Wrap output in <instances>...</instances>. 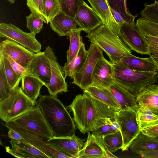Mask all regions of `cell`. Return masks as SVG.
<instances>
[{
  "instance_id": "cell-16",
  "label": "cell",
  "mask_w": 158,
  "mask_h": 158,
  "mask_svg": "<svg viewBox=\"0 0 158 158\" xmlns=\"http://www.w3.org/2000/svg\"><path fill=\"white\" fill-rule=\"evenodd\" d=\"M0 53L7 54L16 62L26 68L35 53L18 43L8 39L1 42Z\"/></svg>"
},
{
  "instance_id": "cell-3",
  "label": "cell",
  "mask_w": 158,
  "mask_h": 158,
  "mask_svg": "<svg viewBox=\"0 0 158 158\" xmlns=\"http://www.w3.org/2000/svg\"><path fill=\"white\" fill-rule=\"evenodd\" d=\"M86 37L104 51L114 64L118 63L122 58L131 54L129 47L104 24L87 34Z\"/></svg>"
},
{
  "instance_id": "cell-24",
  "label": "cell",
  "mask_w": 158,
  "mask_h": 158,
  "mask_svg": "<svg viewBox=\"0 0 158 158\" xmlns=\"http://www.w3.org/2000/svg\"><path fill=\"white\" fill-rule=\"evenodd\" d=\"M21 81L20 87L22 92L32 100L36 101L40 90L44 85L43 83L36 77L30 75L23 76Z\"/></svg>"
},
{
  "instance_id": "cell-22",
  "label": "cell",
  "mask_w": 158,
  "mask_h": 158,
  "mask_svg": "<svg viewBox=\"0 0 158 158\" xmlns=\"http://www.w3.org/2000/svg\"><path fill=\"white\" fill-rule=\"evenodd\" d=\"M120 106L121 109L136 111L139 108L136 97L115 81L109 88Z\"/></svg>"
},
{
  "instance_id": "cell-45",
  "label": "cell",
  "mask_w": 158,
  "mask_h": 158,
  "mask_svg": "<svg viewBox=\"0 0 158 158\" xmlns=\"http://www.w3.org/2000/svg\"><path fill=\"white\" fill-rule=\"evenodd\" d=\"M6 152L12 156L19 158H35V156L28 154L24 153L21 151L12 148H10L9 146L5 147Z\"/></svg>"
},
{
  "instance_id": "cell-44",
  "label": "cell",
  "mask_w": 158,
  "mask_h": 158,
  "mask_svg": "<svg viewBox=\"0 0 158 158\" xmlns=\"http://www.w3.org/2000/svg\"><path fill=\"white\" fill-rule=\"evenodd\" d=\"M69 139L73 147L78 152L82 149L85 144L84 140L76 136L75 133L69 137Z\"/></svg>"
},
{
  "instance_id": "cell-15",
  "label": "cell",
  "mask_w": 158,
  "mask_h": 158,
  "mask_svg": "<svg viewBox=\"0 0 158 158\" xmlns=\"http://www.w3.org/2000/svg\"><path fill=\"white\" fill-rule=\"evenodd\" d=\"M115 81L114 64L103 56L99 59L94 67L91 85L109 88Z\"/></svg>"
},
{
  "instance_id": "cell-9",
  "label": "cell",
  "mask_w": 158,
  "mask_h": 158,
  "mask_svg": "<svg viewBox=\"0 0 158 158\" xmlns=\"http://www.w3.org/2000/svg\"><path fill=\"white\" fill-rule=\"evenodd\" d=\"M103 56V51L91 43L87 50L86 60L80 70L73 77L72 83L84 90L92 83V76L96 64L99 59Z\"/></svg>"
},
{
  "instance_id": "cell-13",
  "label": "cell",
  "mask_w": 158,
  "mask_h": 158,
  "mask_svg": "<svg viewBox=\"0 0 158 158\" xmlns=\"http://www.w3.org/2000/svg\"><path fill=\"white\" fill-rule=\"evenodd\" d=\"M84 147L76 155L77 158H115L104 143L102 137L89 132Z\"/></svg>"
},
{
  "instance_id": "cell-5",
  "label": "cell",
  "mask_w": 158,
  "mask_h": 158,
  "mask_svg": "<svg viewBox=\"0 0 158 158\" xmlns=\"http://www.w3.org/2000/svg\"><path fill=\"white\" fill-rule=\"evenodd\" d=\"M17 86L10 95L0 102V118L5 123L10 122L33 108L36 105Z\"/></svg>"
},
{
  "instance_id": "cell-17",
  "label": "cell",
  "mask_w": 158,
  "mask_h": 158,
  "mask_svg": "<svg viewBox=\"0 0 158 158\" xmlns=\"http://www.w3.org/2000/svg\"><path fill=\"white\" fill-rule=\"evenodd\" d=\"M74 18L79 28L87 34L103 24L93 9L85 1L79 6Z\"/></svg>"
},
{
  "instance_id": "cell-1",
  "label": "cell",
  "mask_w": 158,
  "mask_h": 158,
  "mask_svg": "<svg viewBox=\"0 0 158 158\" xmlns=\"http://www.w3.org/2000/svg\"><path fill=\"white\" fill-rule=\"evenodd\" d=\"M68 107L73 113L76 127L83 134L114 120L119 110L84 92L76 95Z\"/></svg>"
},
{
  "instance_id": "cell-51",
  "label": "cell",
  "mask_w": 158,
  "mask_h": 158,
  "mask_svg": "<svg viewBox=\"0 0 158 158\" xmlns=\"http://www.w3.org/2000/svg\"><path fill=\"white\" fill-rule=\"evenodd\" d=\"M152 4L153 6L158 9V1L155 0L154 2L152 3Z\"/></svg>"
},
{
  "instance_id": "cell-43",
  "label": "cell",
  "mask_w": 158,
  "mask_h": 158,
  "mask_svg": "<svg viewBox=\"0 0 158 158\" xmlns=\"http://www.w3.org/2000/svg\"><path fill=\"white\" fill-rule=\"evenodd\" d=\"M111 120L109 123L106 124L92 131L93 134L101 136L119 131L111 124Z\"/></svg>"
},
{
  "instance_id": "cell-50",
  "label": "cell",
  "mask_w": 158,
  "mask_h": 158,
  "mask_svg": "<svg viewBox=\"0 0 158 158\" xmlns=\"http://www.w3.org/2000/svg\"><path fill=\"white\" fill-rule=\"evenodd\" d=\"M153 60L155 61L156 63L158 66V56H153V55H150Z\"/></svg>"
},
{
  "instance_id": "cell-18",
  "label": "cell",
  "mask_w": 158,
  "mask_h": 158,
  "mask_svg": "<svg viewBox=\"0 0 158 158\" xmlns=\"http://www.w3.org/2000/svg\"><path fill=\"white\" fill-rule=\"evenodd\" d=\"M87 0L100 17L103 24L117 35L123 42L120 26L114 18L106 0Z\"/></svg>"
},
{
  "instance_id": "cell-28",
  "label": "cell",
  "mask_w": 158,
  "mask_h": 158,
  "mask_svg": "<svg viewBox=\"0 0 158 158\" xmlns=\"http://www.w3.org/2000/svg\"><path fill=\"white\" fill-rule=\"evenodd\" d=\"M136 120L141 130L158 124V115L149 110L139 107L136 111Z\"/></svg>"
},
{
  "instance_id": "cell-46",
  "label": "cell",
  "mask_w": 158,
  "mask_h": 158,
  "mask_svg": "<svg viewBox=\"0 0 158 158\" xmlns=\"http://www.w3.org/2000/svg\"><path fill=\"white\" fill-rule=\"evenodd\" d=\"M144 134L152 137L158 136V124L153 126L141 130Z\"/></svg>"
},
{
  "instance_id": "cell-29",
  "label": "cell",
  "mask_w": 158,
  "mask_h": 158,
  "mask_svg": "<svg viewBox=\"0 0 158 158\" xmlns=\"http://www.w3.org/2000/svg\"><path fill=\"white\" fill-rule=\"evenodd\" d=\"M82 30L79 28L73 30L68 35L70 40L69 49L67 51V60L65 63H69L75 57L83 43L81 32Z\"/></svg>"
},
{
  "instance_id": "cell-20",
  "label": "cell",
  "mask_w": 158,
  "mask_h": 158,
  "mask_svg": "<svg viewBox=\"0 0 158 158\" xmlns=\"http://www.w3.org/2000/svg\"><path fill=\"white\" fill-rule=\"evenodd\" d=\"M139 107L147 109L158 115V85L146 86L136 97Z\"/></svg>"
},
{
  "instance_id": "cell-30",
  "label": "cell",
  "mask_w": 158,
  "mask_h": 158,
  "mask_svg": "<svg viewBox=\"0 0 158 158\" xmlns=\"http://www.w3.org/2000/svg\"><path fill=\"white\" fill-rule=\"evenodd\" d=\"M11 148L35 156L36 158H50L47 155L23 139L20 140L11 139Z\"/></svg>"
},
{
  "instance_id": "cell-52",
  "label": "cell",
  "mask_w": 158,
  "mask_h": 158,
  "mask_svg": "<svg viewBox=\"0 0 158 158\" xmlns=\"http://www.w3.org/2000/svg\"><path fill=\"white\" fill-rule=\"evenodd\" d=\"M8 1L10 4H12L15 2L16 0H6Z\"/></svg>"
},
{
  "instance_id": "cell-2",
  "label": "cell",
  "mask_w": 158,
  "mask_h": 158,
  "mask_svg": "<svg viewBox=\"0 0 158 158\" xmlns=\"http://www.w3.org/2000/svg\"><path fill=\"white\" fill-rule=\"evenodd\" d=\"M36 105L40 109L54 137H68L75 133L74 121L57 96H41Z\"/></svg>"
},
{
  "instance_id": "cell-11",
  "label": "cell",
  "mask_w": 158,
  "mask_h": 158,
  "mask_svg": "<svg viewBox=\"0 0 158 158\" xmlns=\"http://www.w3.org/2000/svg\"><path fill=\"white\" fill-rule=\"evenodd\" d=\"M46 49L47 51L51 69L50 81L47 88L50 95L56 96L59 93L68 92V86L65 81L63 67L58 62L52 49L48 46Z\"/></svg>"
},
{
  "instance_id": "cell-49",
  "label": "cell",
  "mask_w": 158,
  "mask_h": 158,
  "mask_svg": "<svg viewBox=\"0 0 158 158\" xmlns=\"http://www.w3.org/2000/svg\"><path fill=\"white\" fill-rule=\"evenodd\" d=\"M9 131L8 135L10 139L15 140H20L23 139L21 135L17 132L11 128H8Z\"/></svg>"
},
{
  "instance_id": "cell-10",
  "label": "cell",
  "mask_w": 158,
  "mask_h": 158,
  "mask_svg": "<svg viewBox=\"0 0 158 158\" xmlns=\"http://www.w3.org/2000/svg\"><path fill=\"white\" fill-rule=\"evenodd\" d=\"M4 125L7 129H12L19 133L24 140L31 144L50 158H71L47 144L46 141L50 138V137L38 135L10 123H5Z\"/></svg>"
},
{
  "instance_id": "cell-40",
  "label": "cell",
  "mask_w": 158,
  "mask_h": 158,
  "mask_svg": "<svg viewBox=\"0 0 158 158\" xmlns=\"http://www.w3.org/2000/svg\"><path fill=\"white\" fill-rule=\"evenodd\" d=\"M27 5L31 13H35L40 17L45 22L44 17V0H27Z\"/></svg>"
},
{
  "instance_id": "cell-21",
  "label": "cell",
  "mask_w": 158,
  "mask_h": 158,
  "mask_svg": "<svg viewBox=\"0 0 158 158\" xmlns=\"http://www.w3.org/2000/svg\"><path fill=\"white\" fill-rule=\"evenodd\" d=\"M50 26L60 36H67L72 31L79 28L74 18L62 11L50 21Z\"/></svg>"
},
{
  "instance_id": "cell-27",
  "label": "cell",
  "mask_w": 158,
  "mask_h": 158,
  "mask_svg": "<svg viewBox=\"0 0 158 158\" xmlns=\"http://www.w3.org/2000/svg\"><path fill=\"white\" fill-rule=\"evenodd\" d=\"M69 137H54L49 139L46 143L59 152L70 156L71 158H75L78 152L71 145Z\"/></svg>"
},
{
  "instance_id": "cell-47",
  "label": "cell",
  "mask_w": 158,
  "mask_h": 158,
  "mask_svg": "<svg viewBox=\"0 0 158 158\" xmlns=\"http://www.w3.org/2000/svg\"><path fill=\"white\" fill-rule=\"evenodd\" d=\"M137 154L141 157L145 158H158V150L141 151Z\"/></svg>"
},
{
  "instance_id": "cell-32",
  "label": "cell",
  "mask_w": 158,
  "mask_h": 158,
  "mask_svg": "<svg viewBox=\"0 0 158 158\" xmlns=\"http://www.w3.org/2000/svg\"><path fill=\"white\" fill-rule=\"evenodd\" d=\"M61 11L60 0H44L43 14L45 23L48 24Z\"/></svg>"
},
{
  "instance_id": "cell-6",
  "label": "cell",
  "mask_w": 158,
  "mask_h": 158,
  "mask_svg": "<svg viewBox=\"0 0 158 158\" xmlns=\"http://www.w3.org/2000/svg\"><path fill=\"white\" fill-rule=\"evenodd\" d=\"M9 123L42 136L54 137L40 109L36 105Z\"/></svg>"
},
{
  "instance_id": "cell-14",
  "label": "cell",
  "mask_w": 158,
  "mask_h": 158,
  "mask_svg": "<svg viewBox=\"0 0 158 158\" xmlns=\"http://www.w3.org/2000/svg\"><path fill=\"white\" fill-rule=\"evenodd\" d=\"M29 75L40 80L46 87L49 83L51 69L47 51L35 53L27 68Z\"/></svg>"
},
{
  "instance_id": "cell-41",
  "label": "cell",
  "mask_w": 158,
  "mask_h": 158,
  "mask_svg": "<svg viewBox=\"0 0 158 158\" xmlns=\"http://www.w3.org/2000/svg\"><path fill=\"white\" fill-rule=\"evenodd\" d=\"M141 35L147 43L151 55L158 56V37L146 35Z\"/></svg>"
},
{
  "instance_id": "cell-42",
  "label": "cell",
  "mask_w": 158,
  "mask_h": 158,
  "mask_svg": "<svg viewBox=\"0 0 158 158\" xmlns=\"http://www.w3.org/2000/svg\"><path fill=\"white\" fill-rule=\"evenodd\" d=\"M0 54L3 55L8 60L12 68L18 76L22 77L24 75H29L27 68L16 62L7 54L2 53Z\"/></svg>"
},
{
  "instance_id": "cell-38",
  "label": "cell",
  "mask_w": 158,
  "mask_h": 158,
  "mask_svg": "<svg viewBox=\"0 0 158 158\" xmlns=\"http://www.w3.org/2000/svg\"><path fill=\"white\" fill-rule=\"evenodd\" d=\"M63 11L72 17H74L79 6L84 0H60Z\"/></svg>"
},
{
  "instance_id": "cell-34",
  "label": "cell",
  "mask_w": 158,
  "mask_h": 158,
  "mask_svg": "<svg viewBox=\"0 0 158 158\" xmlns=\"http://www.w3.org/2000/svg\"><path fill=\"white\" fill-rule=\"evenodd\" d=\"M136 24L141 35L158 37V23L141 17L137 20Z\"/></svg>"
},
{
  "instance_id": "cell-25",
  "label": "cell",
  "mask_w": 158,
  "mask_h": 158,
  "mask_svg": "<svg viewBox=\"0 0 158 158\" xmlns=\"http://www.w3.org/2000/svg\"><path fill=\"white\" fill-rule=\"evenodd\" d=\"M87 51L86 50L85 44L83 43L77 55L69 64L65 63L63 67L64 77H73L81 69L86 59Z\"/></svg>"
},
{
  "instance_id": "cell-53",
  "label": "cell",
  "mask_w": 158,
  "mask_h": 158,
  "mask_svg": "<svg viewBox=\"0 0 158 158\" xmlns=\"http://www.w3.org/2000/svg\"><path fill=\"white\" fill-rule=\"evenodd\" d=\"M152 138L153 139L158 141V136H157L156 137H152Z\"/></svg>"
},
{
  "instance_id": "cell-37",
  "label": "cell",
  "mask_w": 158,
  "mask_h": 158,
  "mask_svg": "<svg viewBox=\"0 0 158 158\" xmlns=\"http://www.w3.org/2000/svg\"><path fill=\"white\" fill-rule=\"evenodd\" d=\"M12 90L8 84L2 59L0 57V102L7 98Z\"/></svg>"
},
{
  "instance_id": "cell-48",
  "label": "cell",
  "mask_w": 158,
  "mask_h": 158,
  "mask_svg": "<svg viewBox=\"0 0 158 158\" xmlns=\"http://www.w3.org/2000/svg\"><path fill=\"white\" fill-rule=\"evenodd\" d=\"M110 10L114 18L119 26L125 22L119 13L110 7Z\"/></svg>"
},
{
  "instance_id": "cell-23",
  "label": "cell",
  "mask_w": 158,
  "mask_h": 158,
  "mask_svg": "<svg viewBox=\"0 0 158 158\" xmlns=\"http://www.w3.org/2000/svg\"><path fill=\"white\" fill-rule=\"evenodd\" d=\"M83 91L111 107L118 110L121 109L120 106L109 88L90 85L83 90Z\"/></svg>"
},
{
  "instance_id": "cell-19",
  "label": "cell",
  "mask_w": 158,
  "mask_h": 158,
  "mask_svg": "<svg viewBox=\"0 0 158 158\" xmlns=\"http://www.w3.org/2000/svg\"><path fill=\"white\" fill-rule=\"evenodd\" d=\"M118 63L134 71L145 72L158 71V66L151 56L148 58H141L131 54L122 58Z\"/></svg>"
},
{
  "instance_id": "cell-7",
  "label": "cell",
  "mask_w": 158,
  "mask_h": 158,
  "mask_svg": "<svg viewBox=\"0 0 158 158\" xmlns=\"http://www.w3.org/2000/svg\"><path fill=\"white\" fill-rule=\"evenodd\" d=\"M114 120L118 124L123 145L122 151H127L132 142L141 132L136 120V112L131 109H120L115 114Z\"/></svg>"
},
{
  "instance_id": "cell-36",
  "label": "cell",
  "mask_w": 158,
  "mask_h": 158,
  "mask_svg": "<svg viewBox=\"0 0 158 158\" xmlns=\"http://www.w3.org/2000/svg\"><path fill=\"white\" fill-rule=\"evenodd\" d=\"M27 23V27L31 33L35 35L40 33L43 26L44 20L38 15L31 13L26 17Z\"/></svg>"
},
{
  "instance_id": "cell-12",
  "label": "cell",
  "mask_w": 158,
  "mask_h": 158,
  "mask_svg": "<svg viewBox=\"0 0 158 158\" xmlns=\"http://www.w3.org/2000/svg\"><path fill=\"white\" fill-rule=\"evenodd\" d=\"M120 27L123 41L131 50L142 55H151L147 43L141 35L136 23L125 22Z\"/></svg>"
},
{
  "instance_id": "cell-26",
  "label": "cell",
  "mask_w": 158,
  "mask_h": 158,
  "mask_svg": "<svg viewBox=\"0 0 158 158\" xmlns=\"http://www.w3.org/2000/svg\"><path fill=\"white\" fill-rule=\"evenodd\" d=\"M129 148L131 152L137 154L141 151L158 150V141L141 132Z\"/></svg>"
},
{
  "instance_id": "cell-39",
  "label": "cell",
  "mask_w": 158,
  "mask_h": 158,
  "mask_svg": "<svg viewBox=\"0 0 158 158\" xmlns=\"http://www.w3.org/2000/svg\"><path fill=\"white\" fill-rule=\"evenodd\" d=\"M144 8L140 12L141 18L158 23V9L152 4H144Z\"/></svg>"
},
{
  "instance_id": "cell-8",
  "label": "cell",
  "mask_w": 158,
  "mask_h": 158,
  "mask_svg": "<svg viewBox=\"0 0 158 158\" xmlns=\"http://www.w3.org/2000/svg\"><path fill=\"white\" fill-rule=\"evenodd\" d=\"M0 37L15 41L34 53L40 51L42 45L35 38V35L27 33L10 23L0 24Z\"/></svg>"
},
{
  "instance_id": "cell-35",
  "label": "cell",
  "mask_w": 158,
  "mask_h": 158,
  "mask_svg": "<svg viewBox=\"0 0 158 158\" xmlns=\"http://www.w3.org/2000/svg\"><path fill=\"white\" fill-rule=\"evenodd\" d=\"M0 57L2 59L8 84L10 89L12 90L19 86L22 77L16 74L6 58L1 54H0Z\"/></svg>"
},
{
  "instance_id": "cell-33",
  "label": "cell",
  "mask_w": 158,
  "mask_h": 158,
  "mask_svg": "<svg viewBox=\"0 0 158 158\" xmlns=\"http://www.w3.org/2000/svg\"><path fill=\"white\" fill-rule=\"evenodd\" d=\"M103 141L109 151L113 153L122 148L123 140L120 131L102 136Z\"/></svg>"
},
{
  "instance_id": "cell-31",
  "label": "cell",
  "mask_w": 158,
  "mask_h": 158,
  "mask_svg": "<svg viewBox=\"0 0 158 158\" xmlns=\"http://www.w3.org/2000/svg\"><path fill=\"white\" fill-rule=\"evenodd\" d=\"M109 6L119 13L126 22L135 23V19L138 15H132L129 11L127 5L126 0H106Z\"/></svg>"
},
{
  "instance_id": "cell-4",
  "label": "cell",
  "mask_w": 158,
  "mask_h": 158,
  "mask_svg": "<svg viewBox=\"0 0 158 158\" xmlns=\"http://www.w3.org/2000/svg\"><path fill=\"white\" fill-rule=\"evenodd\" d=\"M115 81L135 97L147 86L157 82L158 72L133 70L114 64Z\"/></svg>"
}]
</instances>
